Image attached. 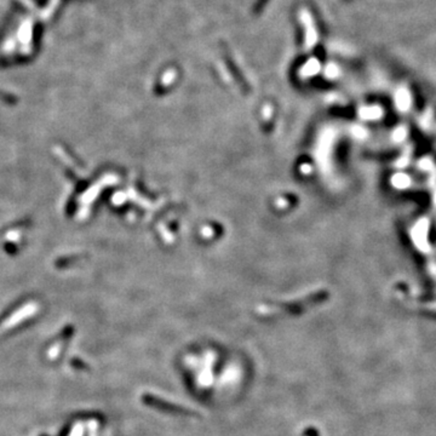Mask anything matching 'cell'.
Here are the masks:
<instances>
[{"label": "cell", "instance_id": "cell-2", "mask_svg": "<svg viewBox=\"0 0 436 436\" xmlns=\"http://www.w3.org/2000/svg\"><path fill=\"white\" fill-rule=\"evenodd\" d=\"M413 239L422 251H428V220H421L413 229Z\"/></svg>", "mask_w": 436, "mask_h": 436}, {"label": "cell", "instance_id": "cell-4", "mask_svg": "<svg viewBox=\"0 0 436 436\" xmlns=\"http://www.w3.org/2000/svg\"><path fill=\"white\" fill-rule=\"evenodd\" d=\"M405 136H406V130L403 128H399L394 132V139L397 142L402 141V139L405 138Z\"/></svg>", "mask_w": 436, "mask_h": 436}, {"label": "cell", "instance_id": "cell-1", "mask_svg": "<svg viewBox=\"0 0 436 436\" xmlns=\"http://www.w3.org/2000/svg\"><path fill=\"white\" fill-rule=\"evenodd\" d=\"M142 401L149 407L155 410L165 412L171 414H185V416H195L196 411L190 408L189 406H184L182 403L174 402V401L164 399L163 396L153 392H144L142 395Z\"/></svg>", "mask_w": 436, "mask_h": 436}, {"label": "cell", "instance_id": "cell-5", "mask_svg": "<svg viewBox=\"0 0 436 436\" xmlns=\"http://www.w3.org/2000/svg\"><path fill=\"white\" fill-rule=\"evenodd\" d=\"M435 203H436V193H435Z\"/></svg>", "mask_w": 436, "mask_h": 436}, {"label": "cell", "instance_id": "cell-3", "mask_svg": "<svg viewBox=\"0 0 436 436\" xmlns=\"http://www.w3.org/2000/svg\"><path fill=\"white\" fill-rule=\"evenodd\" d=\"M392 184H394L396 188H399V189H403V188L410 185V178H408V176H406V174H395V176L392 177Z\"/></svg>", "mask_w": 436, "mask_h": 436}]
</instances>
